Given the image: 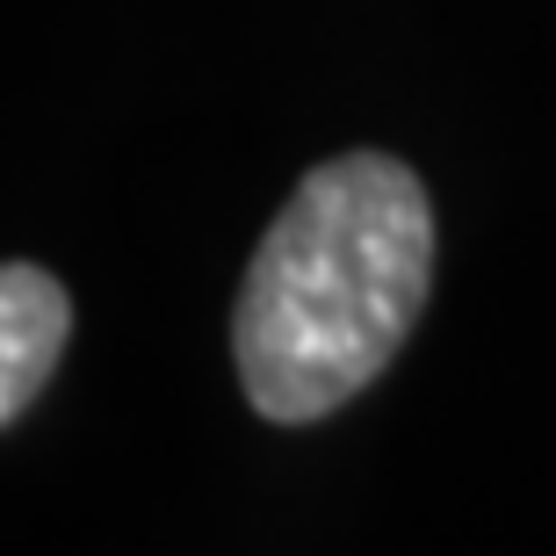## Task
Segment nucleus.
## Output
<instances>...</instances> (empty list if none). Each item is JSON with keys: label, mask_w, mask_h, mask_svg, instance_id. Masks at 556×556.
Returning a JSON list of instances; mask_svg holds the SVG:
<instances>
[{"label": "nucleus", "mask_w": 556, "mask_h": 556, "mask_svg": "<svg viewBox=\"0 0 556 556\" xmlns=\"http://www.w3.org/2000/svg\"><path fill=\"white\" fill-rule=\"evenodd\" d=\"M433 289V203L391 152L311 166L231 304L239 391L275 427H311L397 362Z\"/></svg>", "instance_id": "obj_1"}, {"label": "nucleus", "mask_w": 556, "mask_h": 556, "mask_svg": "<svg viewBox=\"0 0 556 556\" xmlns=\"http://www.w3.org/2000/svg\"><path fill=\"white\" fill-rule=\"evenodd\" d=\"M73 340V296L37 261H0V427H15Z\"/></svg>", "instance_id": "obj_2"}]
</instances>
